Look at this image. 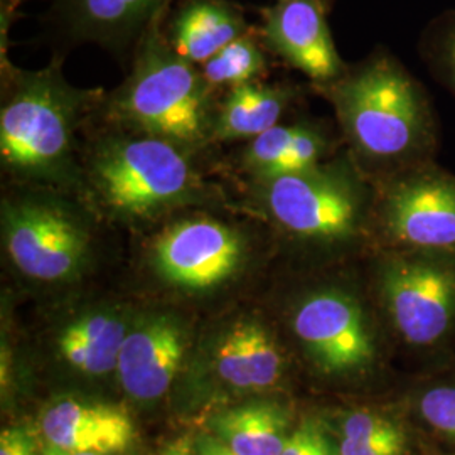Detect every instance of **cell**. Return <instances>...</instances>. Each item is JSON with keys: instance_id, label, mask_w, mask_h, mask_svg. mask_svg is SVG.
<instances>
[{"instance_id": "6da1fadb", "label": "cell", "mask_w": 455, "mask_h": 455, "mask_svg": "<svg viewBox=\"0 0 455 455\" xmlns=\"http://www.w3.org/2000/svg\"><path fill=\"white\" fill-rule=\"evenodd\" d=\"M317 90L332 107L346 152L373 182L437 161L432 97L390 49H374Z\"/></svg>"}, {"instance_id": "7a4b0ae2", "label": "cell", "mask_w": 455, "mask_h": 455, "mask_svg": "<svg viewBox=\"0 0 455 455\" xmlns=\"http://www.w3.org/2000/svg\"><path fill=\"white\" fill-rule=\"evenodd\" d=\"M193 156L161 137L110 125L82 150L76 195L95 214L124 225L161 223L178 212L212 208L220 193Z\"/></svg>"}, {"instance_id": "3957f363", "label": "cell", "mask_w": 455, "mask_h": 455, "mask_svg": "<svg viewBox=\"0 0 455 455\" xmlns=\"http://www.w3.org/2000/svg\"><path fill=\"white\" fill-rule=\"evenodd\" d=\"M0 108V161L16 184L75 193L82 152L76 133L105 93L68 82L61 63L26 71L11 68Z\"/></svg>"}, {"instance_id": "277c9868", "label": "cell", "mask_w": 455, "mask_h": 455, "mask_svg": "<svg viewBox=\"0 0 455 455\" xmlns=\"http://www.w3.org/2000/svg\"><path fill=\"white\" fill-rule=\"evenodd\" d=\"M248 182L253 210L295 243L336 251L374 242V182L346 148L307 171Z\"/></svg>"}, {"instance_id": "5b68a950", "label": "cell", "mask_w": 455, "mask_h": 455, "mask_svg": "<svg viewBox=\"0 0 455 455\" xmlns=\"http://www.w3.org/2000/svg\"><path fill=\"white\" fill-rule=\"evenodd\" d=\"M201 69L157 26L140 41L131 73L100 105L112 127L165 139L196 154L212 142L218 105Z\"/></svg>"}, {"instance_id": "8992f818", "label": "cell", "mask_w": 455, "mask_h": 455, "mask_svg": "<svg viewBox=\"0 0 455 455\" xmlns=\"http://www.w3.org/2000/svg\"><path fill=\"white\" fill-rule=\"evenodd\" d=\"M93 212L69 191L17 184L2 197V242L17 272L39 283H65L86 268Z\"/></svg>"}, {"instance_id": "52a82bcc", "label": "cell", "mask_w": 455, "mask_h": 455, "mask_svg": "<svg viewBox=\"0 0 455 455\" xmlns=\"http://www.w3.org/2000/svg\"><path fill=\"white\" fill-rule=\"evenodd\" d=\"M379 250L455 255V174L439 163L374 180Z\"/></svg>"}, {"instance_id": "ba28073f", "label": "cell", "mask_w": 455, "mask_h": 455, "mask_svg": "<svg viewBox=\"0 0 455 455\" xmlns=\"http://www.w3.org/2000/svg\"><path fill=\"white\" fill-rule=\"evenodd\" d=\"M199 208L164 220L148 244L150 267L180 292H212L243 268L250 238L243 228Z\"/></svg>"}, {"instance_id": "9c48e42d", "label": "cell", "mask_w": 455, "mask_h": 455, "mask_svg": "<svg viewBox=\"0 0 455 455\" xmlns=\"http://www.w3.org/2000/svg\"><path fill=\"white\" fill-rule=\"evenodd\" d=\"M374 292L398 336L432 346L455 327V255L379 250Z\"/></svg>"}, {"instance_id": "30bf717a", "label": "cell", "mask_w": 455, "mask_h": 455, "mask_svg": "<svg viewBox=\"0 0 455 455\" xmlns=\"http://www.w3.org/2000/svg\"><path fill=\"white\" fill-rule=\"evenodd\" d=\"M291 323L299 341L324 371L358 370L374 358L370 312L351 287L329 283L302 293Z\"/></svg>"}, {"instance_id": "8fae6325", "label": "cell", "mask_w": 455, "mask_h": 455, "mask_svg": "<svg viewBox=\"0 0 455 455\" xmlns=\"http://www.w3.org/2000/svg\"><path fill=\"white\" fill-rule=\"evenodd\" d=\"M263 37L282 61L309 78L314 88L338 80L346 71L323 0H275L263 11Z\"/></svg>"}, {"instance_id": "7c38bea8", "label": "cell", "mask_w": 455, "mask_h": 455, "mask_svg": "<svg viewBox=\"0 0 455 455\" xmlns=\"http://www.w3.org/2000/svg\"><path fill=\"white\" fill-rule=\"evenodd\" d=\"M186 353L178 317L152 314L132 327L118 356V378L131 396L156 400L171 388Z\"/></svg>"}, {"instance_id": "4fadbf2b", "label": "cell", "mask_w": 455, "mask_h": 455, "mask_svg": "<svg viewBox=\"0 0 455 455\" xmlns=\"http://www.w3.org/2000/svg\"><path fill=\"white\" fill-rule=\"evenodd\" d=\"M342 148L336 124L300 118L289 124L282 122L244 142L238 159L248 180H268L312 169Z\"/></svg>"}, {"instance_id": "5bb4252c", "label": "cell", "mask_w": 455, "mask_h": 455, "mask_svg": "<svg viewBox=\"0 0 455 455\" xmlns=\"http://www.w3.org/2000/svg\"><path fill=\"white\" fill-rule=\"evenodd\" d=\"M169 0H60L58 14L68 37L120 51L140 43L157 26Z\"/></svg>"}, {"instance_id": "9a60e30c", "label": "cell", "mask_w": 455, "mask_h": 455, "mask_svg": "<svg viewBox=\"0 0 455 455\" xmlns=\"http://www.w3.org/2000/svg\"><path fill=\"white\" fill-rule=\"evenodd\" d=\"M51 445L83 454L107 455L129 449L135 437L131 415L103 403L61 402L41 419Z\"/></svg>"}, {"instance_id": "2e32d148", "label": "cell", "mask_w": 455, "mask_h": 455, "mask_svg": "<svg viewBox=\"0 0 455 455\" xmlns=\"http://www.w3.org/2000/svg\"><path fill=\"white\" fill-rule=\"evenodd\" d=\"M299 100L300 90L293 84L257 80L233 86L218 107L212 142H248L282 124Z\"/></svg>"}, {"instance_id": "e0dca14e", "label": "cell", "mask_w": 455, "mask_h": 455, "mask_svg": "<svg viewBox=\"0 0 455 455\" xmlns=\"http://www.w3.org/2000/svg\"><path fill=\"white\" fill-rule=\"evenodd\" d=\"M218 374L235 388L261 390L282 373V356L270 331L253 319L229 325L216 346Z\"/></svg>"}, {"instance_id": "ac0fdd59", "label": "cell", "mask_w": 455, "mask_h": 455, "mask_svg": "<svg viewBox=\"0 0 455 455\" xmlns=\"http://www.w3.org/2000/svg\"><path fill=\"white\" fill-rule=\"evenodd\" d=\"M246 34L243 14L227 0H188L172 20L171 44L193 65Z\"/></svg>"}, {"instance_id": "d6986e66", "label": "cell", "mask_w": 455, "mask_h": 455, "mask_svg": "<svg viewBox=\"0 0 455 455\" xmlns=\"http://www.w3.org/2000/svg\"><path fill=\"white\" fill-rule=\"evenodd\" d=\"M127 319L115 309L83 312L63 327L61 356L86 374H105L118 366L122 344L129 334Z\"/></svg>"}, {"instance_id": "ffe728a7", "label": "cell", "mask_w": 455, "mask_h": 455, "mask_svg": "<svg viewBox=\"0 0 455 455\" xmlns=\"http://www.w3.org/2000/svg\"><path fill=\"white\" fill-rule=\"evenodd\" d=\"M212 428L236 455H282L287 443V415L272 403L231 408L220 413Z\"/></svg>"}, {"instance_id": "44dd1931", "label": "cell", "mask_w": 455, "mask_h": 455, "mask_svg": "<svg viewBox=\"0 0 455 455\" xmlns=\"http://www.w3.org/2000/svg\"><path fill=\"white\" fill-rule=\"evenodd\" d=\"M265 69L267 58L260 44L248 33L229 43L201 65V73L212 88H233L243 83L257 82Z\"/></svg>"}, {"instance_id": "7402d4cb", "label": "cell", "mask_w": 455, "mask_h": 455, "mask_svg": "<svg viewBox=\"0 0 455 455\" xmlns=\"http://www.w3.org/2000/svg\"><path fill=\"white\" fill-rule=\"evenodd\" d=\"M419 52L434 80L455 97V11H445L427 24Z\"/></svg>"}, {"instance_id": "603a6c76", "label": "cell", "mask_w": 455, "mask_h": 455, "mask_svg": "<svg viewBox=\"0 0 455 455\" xmlns=\"http://www.w3.org/2000/svg\"><path fill=\"white\" fill-rule=\"evenodd\" d=\"M420 413L437 432L455 440V387H437L420 398Z\"/></svg>"}, {"instance_id": "cb8c5ba5", "label": "cell", "mask_w": 455, "mask_h": 455, "mask_svg": "<svg viewBox=\"0 0 455 455\" xmlns=\"http://www.w3.org/2000/svg\"><path fill=\"white\" fill-rule=\"evenodd\" d=\"M400 428L402 427L390 419L370 411H356L342 423V440L351 443H368L387 437Z\"/></svg>"}, {"instance_id": "d4e9b609", "label": "cell", "mask_w": 455, "mask_h": 455, "mask_svg": "<svg viewBox=\"0 0 455 455\" xmlns=\"http://www.w3.org/2000/svg\"><path fill=\"white\" fill-rule=\"evenodd\" d=\"M331 445L323 427L315 422H304L292 435L282 451V455H319Z\"/></svg>"}, {"instance_id": "484cf974", "label": "cell", "mask_w": 455, "mask_h": 455, "mask_svg": "<svg viewBox=\"0 0 455 455\" xmlns=\"http://www.w3.org/2000/svg\"><path fill=\"white\" fill-rule=\"evenodd\" d=\"M405 451L407 437L403 428L368 443H351L341 440L338 449L339 455H405Z\"/></svg>"}, {"instance_id": "4316f807", "label": "cell", "mask_w": 455, "mask_h": 455, "mask_svg": "<svg viewBox=\"0 0 455 455\" xmlns=\"http://www.w3.org/2000/svg\"><path fill=\"white\" fill-rule=\"evenodd\" d=\"M0 455H36L33 437L22 427H9L0 434Z\"/></svg>"}, {"instance_id": "83f0119b", "label": "cell", "mask_w": 455, "mask_h": 455, "mask_svg": "<svg viewBox=\"0 0 455 455\" xmlns=\"http://www.w3.org/2000/svg\"><path fill=\"white\" fill-rule=\"evenodd\" d=\"M197 451L206 452L208 455H236L233 451H229L221 440L212 439V437L199 439V442H197Z\"/></svg>"}, {"instance_id": "f1b7e54d", "label": "cell", "mask_w": 455, "mask_h": 455, "mask_svg": "<svg viewBox=\"0 0 455 455\" xmlns=\"http://www.w3.org/2000/svg\"><path fill=\"white\" fill-rule=\"evenodd\" d=\"M163 455H193V451H191V447L188 445V442L180 440L178 443L167 447V449L164 451Z\"/></svg>"}, {"instance_id": "f546056e", "label": "cell", "mask_w": 455, "mask_h": 455, "mask_svg": "<svg viewBox=\"0 0 455 455\" xmlns=\"http://www.w3.org/2000/svg\"><path fill=\"white\" fill-rule=\"evenodd\" d=\"M43 455H97V454H83V452H71V451H65V449H60V447H54L51 445L48 451Z\"/></svg>"}, {"instance_id": "4dcf8cb0", "label": "cell", "mask_w": 455, "mask_h": 455, "mask_svg": "<svg viewBox=\"0 0 455 455\" xmlns=\"http://www.w3.org/2000/svg\"><path fill=\"white\" fill-rule=\"evenodd\" d=\"M319 455H339V452H336V451L332 449V445H329V447L324 449V451H323Z\"/></svg>"}, {"instance_id": "1f68e13d", "label": "cell", "mask_w": 455, "mask_h": 455, "mask_svg": "<svg viewBox=\"0 0 455 455\" xmlns=\"http://www.w3.org/2000/svg\"><path fill=\"white\" fill-rule=\"evenodd\" d=\"M197 455H208L206 452H201V451H197Z\"/></svg>"}]
</instances>
